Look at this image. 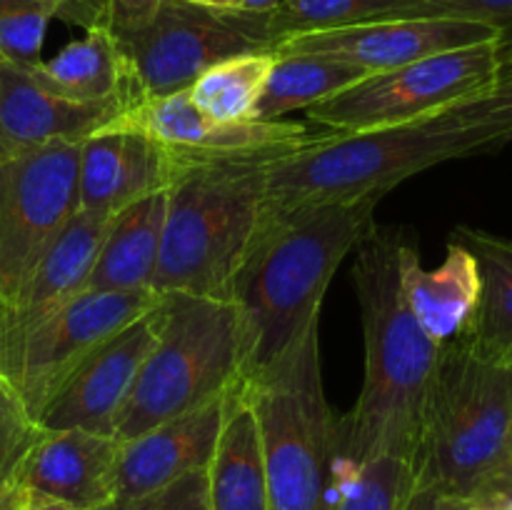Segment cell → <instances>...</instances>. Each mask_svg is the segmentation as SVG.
Here are the masks:
<instances>
[{
  "label": "cell",
  "mask_w": 512,
  "mask_h": 510,
  "mask_svg": "<svg viewBox=\"0 0 512 510\" xmlns=\"http://www.w3.org/2000/svg\"><path fill=\"white\" fill-rule=\"evenodd\" d=\"M40 428L13 385L0 375V488L13 478Z\"/></svg>",
  "instance_id": "f1b7e54d"
},
{
  "label": "cell",
  "mask_w": 512,
  "mask_h": 510,
  "mask_svg": "<svg viewBox=\"0 0 512 510\" xmlns=\"http://www.w3.org/2000/svg\"><path fill=\"white\" fill-rule=\"evenodd\" d=\"M510 428V363L478 353L463 338L443 343L415 453L420 483L468 500L512 458Z\"/></svg>",
  "instance_id": "5b68a950"
},
{
  "label": "cell",
  "mask_w": 512,
  "mask_h": 510,
  "mask_svg": "<svg viewBox=\"0 0 512 510\" xmlns=\"http://www.w3.org/2000/svg\"><path fill=\"white\" fill-rule=\"evenodd\" d=\"M378 203V195H365L260 220L230 295L243 320V380L278 363L320 323L330 280L378 225Z\"/></svg>",
  "instance_id": "7a4b0ae2"
},
{
  "label": "cell",
  "mask_w": 512,
  "mask_h": 510,
  "mask_svg": "<svg viewBox=\"0 0 512 510\" xmlns=\"http://www.w3.org/2000/svg\"><path fill=\"white\" fill-rule=\"evenodd\" d=\"M278 3L280 0H243V10H248V13H268Z\"/></svg>",
  "instance_id": "74e56055"
},
{
  "label": "cell",
  "mask_w": 512,
  "mask_h": 510,
  "mask_svg": "<svg viewBox=\"0 0 512 510\" xmlns=\"http://www.w3.org/2000/svg\"><path fill=\"white\" fill-rule=\"evenodd\" d=\"M205 475L210 510H268L263 433L243 380L225 390L220 433Z\"/></svg>",
  "instance_id": "ffe728a7"
},
{
  "label": "cell",
  "mask_w": 512,
  "mask_h": 510,
  "mask_svg": "<svg viewBox=\"0 0 512 510\" xmlns=\"http://www.w3.org/2000/svg\"><path fill=\"white\" fill-rule=\"evenodd\" d=\"M160 3L163 0H103L100 23L113 35L130 33V30L148 23L155 10L160 8Z\"/></svg>",
  "instance_id": "1f68e13d"
},
{
  "label": "cell",
  "mask_w": 512,
  "mask_h": 510,
  "mask_svg": "<svg viewBox=\"0 0 512 510\" xmlns=\"http://www.w3.org/2000/svg\"><path fill=\"white\" fill-rule=\"evenodd\" d=\"M165 203L168 190H158L110 218L95 263L85 278V290H153L155 265L163 243Z\"/></svg>",
  "instance_id": "44dd1931"
},
{
  "label": "cell",
  "mask_w": 512,
  "mask_h": 510,
  "mask_svg": "<svg viewBox=\"0 0 512 510\" xmlns=\"http://www.w3.org/2000/svg\"><path fill=\"white\" fill-rule=\"evenodd\" d=\"M275 53H248L220 60L188 88L190 100L220 123L255 120V105L273 70Z\"/></svg>",
  "instance_id": "d4e9b609"
},
{
  "label": "cell",
  "mask_w": 512,
  "mask_h": 510,
  "mask_svg": "<svg viewBox=\"0 0 512 510\" xmlns=\"http://www.w3.org/2000/svg\"><path fill=\"white\" fill-rule=\"evenodd\" d=\"M185 3L210 10H243V0H185Z\"/></svg>",
  "instance_id": "d590c367"
},
{
  "label": "cell",
  "mask_w": 512,
  "mask_h": 510,
  "mask_svg": "<svg viewBox=\"0 0 512 510\" xmlns=\"http://www.w3.org/2000/svg\"><path fill=\"white\" fill-rule=\"evenodd\" d=\"M120 123L138 128L155 143L168 148L188 150V153H268V150H295L318 138L313 128L295 120H240V123H220L205 115L190 100L188 90L165 95V98H145L128 103L118 115Z\"/></svg>",
  "instance_id": "4fadbf2b"
},
{
  "label": "cell",
  "mask_w": 512,
  "mask_h": 510,
  "mask_svg": "<svg viewBox=\"0 0 512 510\" xmlns=\"http://www.w3.org/2000/svg\"><path fill=\"white\" fill-rule=\"evenodd\" d=\"M165 323V295L93 350L45 403L40 430H88L113 438L115 418Z\"/></svg>",
  "instance_id": "8fae6325"
},
{
  "label": "cell",
  "mask_w": 512,
  "mask_h": 510,
  "mask_svg": "<svg viewBox=\"0 0 512 510\" xmlns=\"http://www.w3.org/2000/svg\"><path fill=\"white\" fill-rule=\"evenodd\" d=\"M168 183L170 160L163 145L118 118L80 140L78 213L113 218Z\"/></svg>",
  "instance_id": "2e32d148"
},
{
  "label": "cell",
  "mask_w": 512,
  "mask_h": 510,
  "mask_svg": "<svg viewBox=\"0 0 512 510\" xmlns=\"http://www.w3.org/2000/svg\"><path fill=\"white\" fill-rule=\"evenodd\" d=\"M510 370H512V360H510ZM510 455H512V428H510Z\"/></svg>",
  "instance_id": "ab89813d"
},
{
  "label": "cell",
  "mask_w": 512,
  "mask_h": 510,
  "mask_svg": "<svg viewBox=\"0 0 512 510\" xmlns=\"http://www.w3.org/2000/svg\"><path fill=\"white\" fill-rule=\"evenodd\" d=\"M160 298L163 293L158 290H85L75 295L25 338L3 378L35 420L55 390L98 345L140 318Z\"/></svg>",
  "instance_id": "30bf717a"
},
{
  "label": "cell",
  "mask_w": 512,
  "mask_h": 510,
  "mask_svg": "<svg viewBox=\"0 0 512 510\" xmlns=\"http://www.w3.org/2000/svg\"><path fill=\"white\" fill-rule=\"evenodd\" d=\"M78 155L80 143L58 140L0 158V308L78 215Z\"/></svg>",
  "instance_id": "9c48e42d"
},
{
  "label": "cell",
  "mask_w": 512,
  "mask_h": 510,
  "mask_svg": "<svg viewBox=\"0 0 512 510\" xmlns=\"http://www.w3.org/2000/svg\"><path fill=\"white\" fill-rule=\"evenodd\" d=\"M98 510H210L208 505V475L205 470L183 475L175 483L138 498L113 500Z\"/></svg>",
  "instance_id": "4dcf8cb0"
},
{
  "label": "cell",
  "mask_w": 512,
  "mask_h": 510,
  "mask_svg": "<svg viewBox=\"0 0 512 510\" xmlns=\"http://www.w3.org/2000/svg\"><path fill=\"white\" fill-rule=\"evenodd\" d=\"M163 148L170 183L153 290L230 300L263 220L268 165L283 153Z\"/></svg>",
  "instance_id": "3957f363"
},
{
  "label": "cell",
  "mask_w": 512,
  "mask_h": 510,
  "mask_svg": "<svg viewBox=\"0 0 512 510\" xmlns=\"http://www.w3.org/2000/svg\"><path fill=\"white\" fill-rule=\"evenodd\" d=\"M403 510H470V503L460 495L438 488V485L415 480V488L410 490Z\"/></svg>",
  "instance_id": "836d02e7"
},
{
  "label": "cell",
  "mask_w": 512,
  "mask_h": 510,
  "mask_svg": "<svg viewBox=\"0 0 512 510\" xmlns=\"http://www.w3.org/2000/svg\"><path fill=\"white\" fill-rule=\"evenodd\" d=\"M500 38L490 25L453 18H385L348 28L320 30L285 38L275 53L328 55L365 68L368 73L400 68L445 50L468 48Z\"/></svg>",
  "instance_id": "7c38bea8"
},
{
  "label": "cell",
  "mask_w": 512,
  "mask_h": 510,
  "mask_svg": "<svg viewBox=\"0 0 512 510\" xmlns=\"http://www.w3.org/2000/svg\"><path fill=\"white\" fill-rule=\"evenodd\" d=\"M500 73H512V35L500 38Z\"/></svg>",
  "instance_id": "8d00e7d4"
},
{
  "label": "cell",
  "mask_w": 512,
  "mask_h": 510,
  "mask_svg": "<svg viewBox=\"0 0 512 510\" xmlns=\"http://www.w3.org/2000/svg\"><path fill=\"white\" fill-rule=\"evenodd\" d=\"M125 63V105L188 90L220 60L275 53L265 13L210 10L163 0L153 18L115 35Z\"/></svg>",
  "instance_id": "52a82bcc"
},
{
  "label": "cell",
  "mask_w": 512,
  "mask_h": 510,
  "mask_svg": "<svg viewBox=\"0 0 512 510\" xmlns=\"http://www.w3.org/2000/svg\"><path fill=\"white\" fill-rule=\"evenodd\" d=\"M30 510H73V508H68V505L53 503V500L33 498V495H30Z\"/></svg>",
  "instance_id": "f35d334b"
},
{
  "label": "cell",
  "mask_w": 512,
  "mask_h": 510,
  "mask_svg": "<svg viewBox=\"0 0 512 510\" xmlns=\"http://www.w3.org/2000/svg\"><path fill=\"white\" fill-rule=\"evenodd\" d=\"M100 13V0H0V58L25 70L38 68L50 20L73 18L90 28L100 23Z\"/></svg>",
  "instance_id": "484cf974"
},
{
  "label": "cell",
  "mask_w": 512,
  "mask_h": 510,
  "mask_svg": "<svg viewBox=\"0 0 512 510\" xmlns=\"http://www.w3.org/2000/svg\"><path fill=\"white\" fill-rule=\"evenodd\" d=\"M418 3L420 0H280L273 10L265 13V25L278 48L285 38L293 35L398 18Z\"/></svg>",
  "instance_id": "4316f807"
},
{
  "label": "cell",
  "mask_w": 512,
  "mask_h": 510,
  "mask_svg": "<svg viewBox=\"0 0 512 510\" xmlns=\"http://www.w3.org/2000/svg\"><path fill=\"white\" fill-rule=\"evenodd\" d=\"M398 18H453L490 25L500 38L512 35V0H420Z\"/></svg>",
  "instance_id": "f546056e"
},
{
  "label": "cell",
  "mask_w": 512,
  "mask_h": 510,
  "mask_svg": "<svg viewBox=\"0 0 512 510\" xmlns=\"http://www.w3.org/2000/svg\"><path fill=\"white\" fill-rule=\"evenodd\" d=\"M223 398L225 393L123 440L115 465V500L153 493L183 475L208 468L223 420Z\"/></svg>",
  "instance_id": "ac0fdd59"
},
{
  "label": "cell",
  "mask_w": 512,
  "mask_h": 510,
  "mask_svg": "<svg viewBox=\"0 0 512 510\" xmlns=\"http://www.w3.org/2000/svg\"><path fill=\"white\" fill-rule=\"evenodd\" d=\"M120 443L88 430H40L10 483L40 500L98 510L115 500Z\"/></svg>",
  "instance_id": "9a60e30c"
},
{
  "label": "cell",
  "mask_w": 512,
  "mask_h": 510,
  "mask_svg": "<svg viewBox=\"0 0 512 510\" xmlns=\"http://www.w3.org/2000/svg\"><path fill=\"white\" fill-rule=\"evenodd\" d=\"M0 510H30V495L8 480L0 488Z\"/></svg>",
  "instance_id": "e575fe53"
},
{
  "label": "cell",
  "mask_w": 512,
  "mask_h": 510,
  "mask_svg": "<svg viewBox=\"0 0 512 510\" xmlns=\"http://www.w3.org/2000/svg\"><path fill=\"white\" fill-rule=\"evenodd\" d=\"M165 323L115 418L118 443L220 398L243 380L245 338L233 300L163 293Z\"/></svg>",
  "instance_id": "8992f818"
},
{
  "label": "cell",
  "mask_w": 512,
  "mask_h": 510,
  "mask_svg": "<svg viewBox=\"0 0 512 510\" xmlns=\"http://www.w3.org/2000/svg\"><path fill=\"white\" fill-rule=\"evenodd\" d=\"M365 68L328 55L310 53H275L273 70L268 75L263 95L255 105V120H285L293 110L323 103L330 95L350 88L358 80L368 78Z\"/></svg>",
  "instance_id": "cb8c5ba5"
},
{
  "label": "cell",
  "mask_w": 512,
  "mask_h": 510,
  "mask_svg": "<svg viewBox=\"0 0 512 510\" xmlns=\"http://www.w3.org/2000/svg\"><path fill=\"white\" fill-rule=\"evenodd\" d=\"M50 93L75 103H125V63L118 40L103 23L85 28L80 40L65 45L55 58L30 70Z\"/></svg>",
  "instance_id": "603a6c76"
},
{
  "label": "cell",
  "mask_w": 512,
  "mask_h": 510,
  "mask_svg": "<svg viewBox=\"0 0 512 510\" xmlns=\"http://www.w3.org/2000/svg\"><path fill=\"white\" fill-rule=\"evenodd\" d=\"M318 325L278 363L243 380L263 433L268 510H335L355 470L325 398Z\"/></svg>",
  "instance_id": "277c9868"
},
{
  "label": "cell",
  "mask_w": 512,
  "mask_h": 510,
  "mask_svg": "<svg viewBox=\"0 0 512 510\" xmlns=\"http://www.w3.org/2000/svg\"><path fill=\"white\" fill-rule=\"evenodd\" d=\"M468 503L470 510H512V458L473 490Z\"/></svg>",
  "instance_id": "d6a6232c"
},
{
  "label": "cell",
  "mask_w": 512,
  "mask_h": 510,
  "mask_svg": "<svg viewBox=\"0 0 512 510\" xmlns=\"http://www.w3.org/2000/svg\"><path fill=\"white\" fill-rule=\"evenodd\" d=\"M125 108L123 100L75 103L45 90L33 73L0 58V158L58 140L80 143L105 128Z\"/></svg>",
  "instance_id": "e0dca14e"
},
{
  "label": "cell",
  "mask_w": 512,
  "mask_h": 510,
  "mask_svg": "<svg viewBox=\"0 0 512 510\" xmlns=\"http://www.w3.org/2000/svg\"><path fill=\"white\" fill-rule=\"evenodd\" d=\"M403 238L398 230L375 225L355 255L365 378L353 410L340 418L343 458L353 465L385 453L415 460L443 348L425 333L403 295L398 263Z\"/></svg>",
  "instance_id": "6da1fadb"
},
{
  "label": "cell",
  "mask_w": 512,
  "mask_h": 510,
  "mask_svg": "<svg viewBox=\"0 0 512 510\" xmlns=\"http://www.w3.org/2000/svg\"><path fill=\"white\" fill-rule=\"evenodd\" d=\"M400 285L410 310L435 343H450L468 328L480 298V270L475 255L450 235L443 263L425 268L418 248L400 243Z\"/></svg>",
  "instance_id": "d6986e66"
},
{
  "label": "cell",
  "mask_w": 512,
  "mask_h": 510,
  "mask_svg": "<svg viewBox=\"0 0 512 510\" xmlns=\"http://www.w3.org/2000/svg\"><path fill=\"white\" fill-rule=\"evenodd\" d=\"M498 40L373 73L323 103L310 105L305 113L330 133H363L413 120L493 85L500 75Z\"/></svg>",
  "instance_id": "ba28073f"
},
{
  "label": "cell",
  "mask_w": 512,
  "mask_h": 510,
  "mask_svg": "<svg viewBox=\"0 0 512 510\" xmlns=\"http://www.w3.org/2000/svg\"><path fill=\"white\" fill-rule=\"evenodd\" d=\"M453 238L465 243L480 270V298L468 328L458 335L488 358L512 360V240L458 225Z\"/></svg>",
  "instance_id": "7402d4cb"
},
{
  "label": "cell",
  "mask_w": 512,
  "mask_h": 510,
  "mask_svg": "<svg viewBox=\"0 0 512 510\" xmlns=\"http://www.w3.org/2000/svg\"><path fill=\"white\" fill-rule=\"evenodd\" d=\"M108 225L110 218L75 215L35 265L18 295L0 308V375L13 365L20 345L38 325L83 293Z\"/></svg>",
  "instance_id": "5bb4252c"
},
{
  "label": "cell",
  "mask_w": 512,
  "mask_h": 510,
  "mask_svg": "<svg viewBox=\"0 0 512 510\" xmlns=\"http://www.w3.org/2000/svg\"><path fill=\"white\" fill-rule=\"evenodd\" d=\"M415 480L418 470L413 458L375 455L355 465L335 510H403Z\"/></svg>",
  "instance_id": "83f0119b"
},
{
  "label": "cell",
  "mask_w": 512,
  "mask_h": 510,
  "mask_svg": "<svg viewBox=\"0 0 512 510\" xmlns=\"http://www.w3.org/2000/svg\"><path fill=\"white\" fill-rule=\"evenodd\" d=\"M100 3H103V0H100Z\"/></svg>",
  "instance_id": "60d3db41"
}]
</instances>
